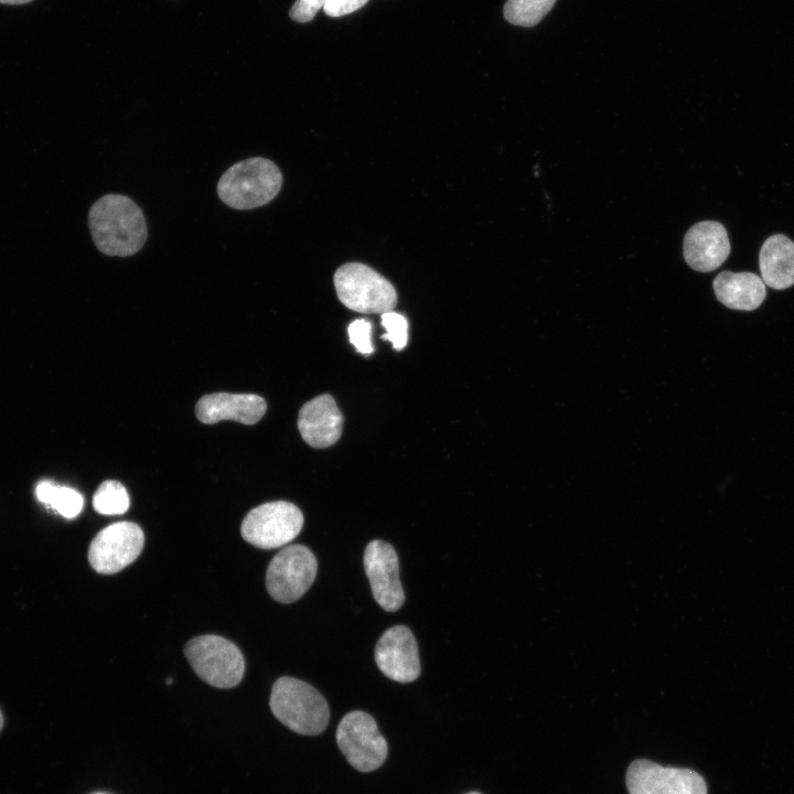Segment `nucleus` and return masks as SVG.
<instances>
[{
    "instance_id": "f257e3e1",
    "label": "nucleus",
    "mask_w": 794,
    "mask_h": 794,
    "mask_svg": "<svg viewBox=\"0 0 794 794\" xmlns=\"http://www.w3.org/2000/svg\"><path fill=\"white\" fill-rule=\"evenodd\" d=\"M88 225L95 246L107 256H132L141 250L148 237L143 212L124 194L98 198L89 210Z\"/></svg>"
},
{
    "instance_id": "f03ea898",
    "label": "nucleus",
    "mask_w": 794,
    "mask_h": 794,
    "mask_svg": "<svg viewBox=\"0 0 794 794\" xmlns=\"http://www.w3.org/2000/svg\"><path fill=\"white\" fill-rule=\"evenodd\" d=\"M282 186V173L271 160L254 157L229 167L219 178L217 194L234 210H253L268 204Z\"/></svg>"
},
{
    "instance_id": "7ed1b4c3",
    "label": "nucleus",
    "mask_w": 794,
    "mask_h": 794,
    "mask_svg": "<svg viewBox=\"0 0 794 794\" xmlns=\"http://www.w3.org/2000/svg\"><path fill=\"white\" fill-rule=\"evenodd\" d=\"M269 706L280 722L300 734H319L329 723L326 700L301 679L289 676L278 678L271 688Z\"/></svg>"
},
{
    "instance_id": "20e7f679",
    "label": "nucleus",
    "mask_w": 794,
    "mask_h": 794,
    "mask_svg": "<svg viewBox=\"0 0 794 794\" xmlns=\"http://www.w3.org/2000/svg\"><path fill=\"white\" fill-rule=\"evenodd\" d=\"M340 301L361 313H385L397 303L394 286L380 273L361 262L342 265L334 273Z\"/></svg>"
},
{
    "instance_id": "39448f33",
    "label": "nucleus",
    "mask_w": 794,
    "mask_h": 794,
    "mask_svg": "<svg viewBox=\"0 0 794 794\" xmlns=\"http://www.w3.org/2000/svg\"><path fill=\"white\" fill-rule=\"evenodd\" d=\"M184 654L196 675L211 686L232 688L245 673L238 647L225 637L207 634L190 640Z\"/></svg>"
},
{
    "instance_id": "423d86ee",
    "label": "nucleus",
    "mask_w": 794,
    "mask_h": 794,
    "mask_svg": "<svg viewBox=\"0 0 794 794\" xmlns=\"http://www.w3.org/2000/svg\"><path fill=\"white\" fill-rule=\"evenodd\" d=\"M303 526V514L286 501L261 504L244 517L240 534L253 546L262 549L282 547L294 539Z\"/></svg>"
},
{
    "instance_id": "0eeeda50",
    "label": "nucleus",
    "mask_w": 794,
    "mask_h": 794,
    "mask_svg": "<svg viewBox=\"0 0 794 794\" xmlns=\"http://www.w3.org/2000/svg\"><path fill=\"white\" fill-rule=\"evenodd\" d=\"M316 571V558L308 547L287 546L271 559L267 568V590L278 602H294L311 587Z\"/></svg>"
},
{
    "instance_id": "6e6552de",
    "label": "nucleus",
    "mask_w": 794,
    "mask_h": 794,
    "mask_svg": "<svg viewBox=\"0 0 794 794\" xmlns=\"http://www.w3.org/2000/svg\"><path fill=\"white\" fill-rule=\"evenodd\" d=\"M340 750L358 771L378 769L387 757V743L374 718L360 710L346 713L336 729Z\"/></svg>"
},
{
    "instance_id": "1a4fd4ad",
    "label": "nucleus",
    "mask_w": 794,
    "mask_h": 794,
    "mask_svg": "<svg viewBox=\"0 0 794 794\" xmlns=\"http://www.w3.org/2000/svg\"><path fill=\"white\" fill-rule=\"evenodd\" d=\"M143 544L144 536L139 525L132 522L114 523L92 540L88 561L98 573L112 575L133 562Z\"/></svg>"
},
{
    "instance_id": "9d476101",
    "label": "nucleus",
    "mask_w": 794,
    "mask_h": 794,
    "mask_svg": "<svg viewBox=\"0 0 794 794\" xmlns=\"http://www.w3.org/2000/svg\"><path fill=\"white\" fill-rule=\"evenodd\" d=\"M625 783L630 794H707L706 782L697 772L644 759L630 764Z\"/></svg>"
},
{
    "instance_id": "9b49d317",
    "label": "nucleus",
    "mask_w": 794,
    "mask_h": 794,
    "mask_svg": "<svg viewBox=\"0 0 794 794\" xmlns=\"http://www.w3.org/2000/svg\"><path fill=\"white\" fill-rule=\"evenodd\" d=\"M363 562L376 602L388 612L397 611L405 602V593L394 547L384 540H372L365 548Z\"/></svg>"
},
{
    "instance_id": "f8f14e48",
    "label": "nucleus",
    "mask_w": 794,
    "mask_h": 794,
    "mask_svg": "<svg viewBox=\"0 0 794 794\" xmlns=\"http://www.w3.org/2000/svg\"><path fill=\"white\" fill-rule=\"evenodd\" d=\"M379 670L398 683H410L420 675V659L416 639L409 627L395 625L386 630L375 647Z\"/></svg>"
},
{
    "instance_id": "ddd939ff",
    "label": "nucleus",
    "mask_w": 794,
    "mask_h": 794,
    "mask_svg": "<svg viewBox=\"0 0 794 794\" xmlns=\"http://www.w3.org/2000/svg\"><path fill=\"white\" fill-rule=\"evenodd\" d=\"M730 254L726 228L719 222L704 221L691 226L684 237V258L699 272L717 269Z\"/></svg>"
},
{
    "instance_id": "4468645a",
    "label": "nucleus",
    "mask_w": 794,
    "mask_h": 794,
    "mask_svg": "<svg viewBox=\"0 0 794 794\" xmlns=\"http://www.w3.org/2000/svg\"><path fill=\"white\" fill-rule=\"evenodd\" d=\"M343 416L333 397L322 394L305 403L299 411L298 429L313 448H328L341 437Z\"/></svg>"
},
{
    "instance_id": "2eb2a0df",
    "label": "nucleus",
    "mask_w": 794,
    "mask_h": 794,
    "mask_svg": "<svg viewBox=\"0 0 794 794\" xmlns=\"http://www.w3.org/2000/svg\"><path fill=\"white\" fill-rule=\"evenodd\" d=\"M266 410L265 399L255 394L214 393L203 396L195 407L197 419L207 425L222 420L254 425Z\"/></svg>"
},
{
    "instance_id": "dca6fc26",
    "label": "nucleus",
    "mask_w": 794,
    "mask_h": 794,
    "mask_svg": "<svg viewBox=\"0 0 794 794\" xmlns=\"http://www.w3.org/2000/svg\"><path fill=\"white\" fill-rule=\"evenodd\" d=\"M717 299L726 307L736 310H754L764 300L765 283L753 272L722 271L713 282Z\"/></svg>"
},
{
    "instance_id": "f3484780",
    "label": "nucleus",
    "mask_w": 794,
    "mask_h": 794,
    "mask_svg": "<svg viewBox=\"0 0 794 794\" xmlns=\"http://www.w3.org/2000/svg\"><path fill=\"white\" fill-rule=\"evenodd\" d=\"M762 280L770 288L782 290L794 285V243L782 234L770 236L759 254Z\"/></svg>"
},
{
    "instance_id": "a211bd4d",
    "label": "nucleus",
    "mask_w": 794,
    "mask_h": 794,
    "mask_svg": "<svg viewBox=\"0 0 794 794\" xmlns=\"http://www.w3.org/2000/svg\"><path fill=\"white\" fill-rule=\"evenodd\" d=\"M37 500L47 507L55 509L65 518L76 517L83 508V496L72 487L60 486L51 481H42L36 485Z\"/></svg>"
},
{
    "instance_id": "6ab92c4d",
    "label": "nucleus",
    "mask_w": 794,
    "mask_h": 794,
    "mask_svg": "<svg viewBox=\"0 0 794 794\" xmlns=\"http://www.w3.org/2000/svg\"><path fill=\"white\" fill-rule=\"evenodd\" d=\"M556 0H507L504 18L514 25L534 26L551 10Z\"/></svg>"
},
{
    "instance_id": "aec40b11",
    "label": "nucleus",
    "mask_w": 794,
    "mask_h": 794,
    "mask_svg": "<svg viewBox=\"0 0 794 794\" xmlns=\"http://www.w3.org/2000/svg\"><path fill=\"white\" fill-rule=\"evenodd\" d=\"M129 504L125 486L115 480L103 482L93 497L94 508L104 515L124 514L129 508Z\"/></svg>"
},
{
    "instance_id": "412c9836",
    "label": "nucleus",
    "mask_w": 794,
    "mask_h": 794,
    "mask_svg": "<svg viewBox=\"0 0 794 794\" xmlns=\"http://www.w3.org/2000/svg\"><path fill=\"white\" fill-rule=\"evenodd\" d=\"M382 324L386 329V333L383 334L382 337L391 342L395 350H403L408 341V323L406 318L399 313L388 311L382 313Z\"/></svg>"
},
{
    "instance_id": "4be33fe9",
    "label": "nucleus",
    "mask_w": 794,
    "mask_h": 794,
    "mask_svg": "<svg viewBox=\"0 0 794 794\" xmlns=\"http://www.w3.org/2000/svg\"><path fill=\"white\" fill-rule=\"evenodd\" d=\"M348 337L355 348L362 354H371L374 351L371 335L372 324L365 319L353 321L347 329Z\"/></svg>"
},
{
    "instance_id": "5701e85b",
    "label": "nucleus",
    "mask_w": 794,
    "mask_h": 794,
    "mask_svg": "<svg viewBox=\"0 0 794 794\" xmlns=\"http://www.w3.org/2000/svg\"><path fill=\"white\" fill-rule=\"evenodd\" d=\"M328 0H297L291 7L290 18L300 23L311 21Z\"/></svg>"
},
{
    "instance_id": "b1692460",
    "label": "nucleus",
    "mask_w": 794,
    "mask_h": 794,
    "mask_svg": "<svg viewBox=\"0 0 794 794\" xmlns=\"http://www.w3.org/2000/svg\"><path fill=\"white\" fill-rule=\"evenodd\" d=\"M368 0H328L323 7L326 15L339 18L362 8Z\"/></svg>"
},
{
    "instance_id": "393cba45",
    "label": "nucleus",
    "mask_w": 794,
    "mask_h": 794,
    "mask_svg": "<svg viewBox=\"0 0 794 794\" xmlns=\"http://www.w3.org/2000/svg\"><path fill=\"white\" fill-rule=\"evenodd\" d=\"M30 1H32V0H0V3H3V4H23V3H28V2H30Z\"/></svg>"
},
{
    "instance_id": "a878e982",
    "label": "nucleus",
    "mask_w": 794,
    "mask_h": 794,
    "mask_svg": "<svg viewBox=\"0 0 794 794\" xmlns=\"http://www.w3.org/2000/svg\"><path fill=\"white\" fill-rule=\"evenodd\" d=\"M2 726H3V717H2V713H1V711H0V731H1V729H2Z\"/></svg>"
},
{
    "instance_id": "bb28decb",
    "label": "nucleus",
    "mask_w": 794,
    "mask_h": 794,
    "mask_svg": "<svg viewBox=\"0 0 794 794\" xmlns=\"http://www.w3.org/2000/svg\"><path fill=\"white\" fill-rule=\"evenodd\" d=\"M466 794H480V793H476V792H471V793H466Z\"/></svg>"
},
{
    "instance_id": "cd10ccee",
    "label": "nucleus",
    "mask_w": 794,
    "mask_h": 794,
    "mask_svg": "<svg viewBox=\"0 0 794 794\" xmlns=\"http://www.w3.org/2000/svg\"><path fill=\"white\" fill-rule=\"evenodd\" d=\"M94 794H106V793H94Z\"/></svg>"
}]
</instances>
